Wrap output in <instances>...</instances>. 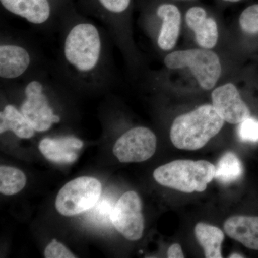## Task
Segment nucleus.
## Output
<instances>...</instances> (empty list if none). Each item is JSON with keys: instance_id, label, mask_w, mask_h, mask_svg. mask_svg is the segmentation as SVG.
Masks as SVG:
<instances>
[{"instance_id": "9", "label": "nucleus", "mask_w": 258, "mask_h": 258, "mask_svg": "<svg viewBox=\"0 0 258 258\" xmlns=\"http://www.w3.org/2000/svg\"><path fill=\"white\" fill-rule=\"evenodd\" d=\"M212 99V106L227 123L239 124L250 116L248 107L232 83H227L214 90Z\"/></svg>"}, {"instance_id": "20", "label": "nucleus", "mask_w": 258, "mask_h": 258, "mask_svg": "<svg viewBox=\"0 0 258 258\" xmlns=\"http://www.w3.org/2000/svg\"><path fill=\"white\" fill-rule=\"evenodd\" d=\"M239 139L249 143L258 142V120L249 116L239 123L237 128Z\"/></svg>"}, {"instance_id": "14", "label": "nucleus", "mask_w": 258, "mask_h": 258, "mask_svg": "<svg viewBox=\"0 0 258 258\" xmlns=\"http://www.w3.org/2000/svg\"><path fill=\"white\" fill-rule=\"evenodd\" d=\"M157 15L163 20L158 45L161 50H170L175 46L179 37L181 14L175 5L164 4L158 8Z\"/></svg>"}, {"instance_id": "21", "label": "nucleus", "mask_w": 258, "mask_h": 258, "mask_svg": "<svg viewBox=\"0 0 258 258\" xmlns=\"http://www.w3.org/2000/svg\"><path fill=\"white\" fill-rule=\"evenodd\" d=\"M240 25L242 30L247 33H258V5L249 6L242 12Z\"/></svg>"}, {"instance_id": "6", "label": "nucleus", "mask_w": 258, "mask_h": 258, "mask_svg": "<svg viewBox=\"0 0 258 258\" xmlns=\"http://www.w3.org/2000/svg\"><path fill=\"white\" fill-rule=\"evenodd\" d=\"M142 211V200L134 191L123 194L112 210V223L115 230L127 240L137 241L142 238L144 230Z\"/></svg>"}, {"instance_id": "4", "label": "nucleus", "mask_w": 258, "mask_h": 258, "mask_svg": "<svg viewBox=\"0 0 258 258\" xmlns=\"http://www.w3.org/2000/svg\"><path fill=\"white\" fill-rule=\"evenodd\" d=\"M164 63L170 69L189 68L200 86L205 90L215 87L222 72L218 56L205 48L171 52L166 56Z\"/></svg>"}, {"instance_id": "24", "label": "nucleus", "mask_w": 258, "mask_h": 258, "mask_svg": "<svg viewBox=\"0 0 258 258\" xmlns=\"http://www.w3.org/2000/svg\"><path fill=\"white\" fill-rule=\"evenodd\" d=\"M167 257L169 258H184V253L182 252L179 244H173L170 246L167 252Z\"/></svg>"}, {"instance_id": "2", "label": "nucleus", "mask_w": 258, "mask_h": 258, "mask_svg": "<svg viewBox=\"0 0 258 258\" xmlns=\"http://www.w3.org/2000/svg\"><path fill=\"white\" fill-rule=\"evenodd\" d=\"M215 169L208 161L175 160L159 166L153 176L166 187L184 193L202 192L215 179Z\"/></svg>"}, {"instance_id": "13", "label": "nucleus", "mask_w": 258, "mask_h": 258, "mask_svg": "<svg viewBox=\"0 0 258 258\" xmlns=\"http://www.w3.org/2000/svg\"><path fill=\"white\" fill-rule=\"evenodd\" d=\"M30 63V55L23 47L15 45L0 47V76L3 79L20 77L27 71Z\"/></svg>"}, {"instance_id": "26", "label": "nucleus", "mask_w": 258, "mask_h": 258, "mask_svg": "<svg viewBox=\"0 0 258 258\" xmlns=\"http://www.w3.org/2000/svg\"><path fill=\"white\" fill-rule=\"evenodd\" d=\"M227 2H231V3H237V2L240 1V0H225Z\"/></svg>"}, {"instance_id": "8", "label": "nucleus", "mask_w": 258, "mask_h": 258, "mask_svg": "<svg viewBox=\"0 0 258 258\" xmlns=\"http://www.w3.org/2000/svg\"><path fill=\"white\" fill-rule=\"evenodd\" d=\"M42 86L38 81H33L25 88L26 99L20 111L29 120L36 132H46L53 123H59L58 115L53 113L49 106L46 96L42 93Z\"/></svg>"}, {"instance_id": "12", "label": "nucleus", "mask_w": 258, "mask_h": 258, "mask_svg": "<svg viewBox=\"0 0 258 258\" xmlns=\"http://www.w3.org/2000/svg\"><path fill=\"white\" fill-rule=\"evenodd\" d=\"M224 230L244 247L258 250V217H231L224 224Z\"/></svg>"}, {"instance_id": "11", "label": "nucleus", "mask_w": 258, "mask_h": 258, "mask_svg": "<svg viewBox=\"0 0 258 258\" xmlns=\"http://www.w3.org/2000/svg\"><path fill=\"white\" fill-rule=\"evenodd\" d=\"M188 26L194 30L197 42L205 49L212 48L218 40V29L215 20L207 17L206 11L200 7H194L186 14Z\"/></svg>"}, {"instance_id": "16", "label": "nucleus", "mask_w": 258, "mask_h": 258, "mask_svg": "<svg viewBox=\"0 0 258 258\" xmlns=\"http://www.w3.org/2000/svg\"><path fill=\"white\" fill-rule=\"evenodd\" d=\"M0 133L12 131L20 139H30L35 135V130L21 111L15 106L8 105L0 113Z\"/></svg>"}, {"instance_id": "10", "label": "nucleus", "mask_w": 258, "mask_h": 258, "mask_svg": "<svg viewBox=\"0 0 258 258\" xmlns=\"http://www.w3.org/2000/svg\"><path fill=\"white\" fill-rule=\"evenodd\" d=\"M83 147L81 139L74 137L45 138L39 144V149L47 160L58 164H72L78 159L76 151Z\"/></svg>"}, {"instance_id": "19", "label": "nucleus", "mask_w": 258, "mask_h": 258, "mask_svg": "<svg viewBox=\"0 0 258 258\" xmlns=\"http://www.w3.org/2000/svg\"><path fill=\"white\" fill-rule=\"evenodd\" d=\"M26 176L25 174L11 166H0V192L3 195H16L23 190L26 184Z\"/></svg>"}, {"instance_id": "25", "label": "nucleus", "mask_w": 258, "mask_h": 258, "mask_svg": "<svg viewBox=\"0 0 258 258\" xmlns=\"http://www.w3.org/2000/svg\"><path fill=\"white\" fill-rule=\"evenodd\" d=\"M230 258H242L244 257L243 255H242V254H238V253H233L232 254H230Z\"/></svg>"}, {"instance_id": "15", "label": "nucleus", "mask_w": 258, "mask_h": 258, "mask_svg": "<svg viewBox=\"0 0 258 258\" xmlns=\"http://www.w3.org/2000/svg\"><path fill=\"white\" fill-rule=\"evenodd\" d=\"M5 9L30 23H45L50 15L48 0H0Z\"/></svg>"}, {"instance_id": "7", "label": "nucleus", "mask_w": 258, "mask_h": 258, "mask_svg": "<svg viewBox=\"0 0 258 258\" xmlns=\"http://www.w3.org/2000/svg\"><path fill=\"white\" fill-rule=\"evenodd\" d=\"M156 149L155 134L146 127H136L116 141L113 152L120 162H143L154 155Z\"/></svg>"}, {"instance_id": "22", "label": "nucleus", "mask_w": 258, "mask_h": 258, "mask_svg": "<svg viewBox=\"0 0 258 258\" xmlns=\"http://www.w3.org/2000/svg\"><path fill=\"white\" fill-rule=\"evenodd\" d=\"M44 257L45 258H76L71 251L64 244L57 242L53 239L47 244L44 251Z\"/></svg>"}, {"instance_id": "1", "label": "nucleus", "mask_w": 258, "mask_h": 258, "mask_svg": "<svg viewBox=\"0 0 258 258\" xmlns=\"http://www.w3.org/2000/svg\"><path fill=\"white\" fill-rule=\"evenodd\" d=\"M225 122L212 105H203L174 119L170 131L171 142L177 149L198 150L221 131Z\"/></svg>"}, {"instance_id": "17", "label": "nucleus", "mask_w": 258, "mask_h": 258, "mask_svg": "<svg viewBox=\"0 0 258 258\" xmlns=\"http://www.w3.org/2000/svg\"><path fill=\"white\" fill-rule=\"evenodd\" d=\"M195 234L199 243L203 247L205 257H222L221 247L225 235L219 227L199 222L195 226Z\"/></svg>"}, {"instance_id": "18", "label": "nucleus", "mask_w": 258, "mask_h": 258, "mask_svg": "<svg viewBox=\"0 0 258 258\" xmlns=\"http://www.w3.org/2000/svg\"><path fill=\"white\" fill-rule=\"evenodd\" d=\"M215 167V178L222 184H232L243 175L242 162L233 152L224 154Z\"/></svg>"}, {"instance_id": "3", "label": "nucleus", "mask_w": 258, "mask_h": 258, "mask_svg": "<svg viewBox=\"0 0 258 258\" xmlns=\"http://www.w3.org/2000/svg\"><path fill=\"white\" fill-rule=\"evenodd\" d=\"M101 50L99 32L90 23H81L74 26L64 42L66 60L81 72H88L96 67Z\"/></svg>"}, {"instance_id": "5", "label": "nucleus", "mask_w": 258, "mask_h": 258, "mask_svg": "<svg viewBox=\"0 0 258 258\" xmlns=\"http://www.w3.org/2000/svg\"><path fill=\"white\" fill-rule=\"evenodd\" d=\"M102 186L96 178L81 176L67 183L57 194L55 208L63 216L79 215L93 208L101 198Z\"/></svg>"}, {"instance_id": "23", "label": "nucleus", "mask_w": 258, "mask_h": 258, "mask_svg": "<svg viewBox=\"0 0 258 258\" xmlns=\"http://www.w3.org/2000/svg\"><path fill=\"white\" fill-rule=\"evenodd\" d=\"M99 2L108 11L120 13L128 8L131 0H99Z\"/></svg>"}]
</instances>
